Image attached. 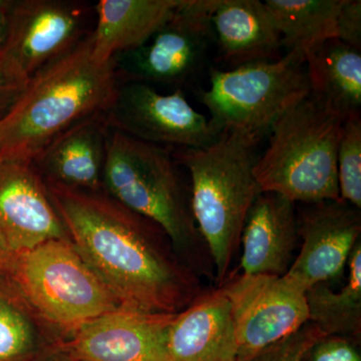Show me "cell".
<instances>
[{"mask_svg": "<svg viewBox=\"0 0 361 361\" xmlns=\"http://www.w3.org/2000/svg\"><path fill=\"white\" fill-rule=\"evenodd\" d=\"M6 276L35 314L66 334L123 308L70 239L51 240L16 254Z\"/></svg>", "mask_w": 361, "mask_h": 361, "instance_id": "obj_6", "label": "cell"}, {"mask_svg": "<svg viewBox=\"0 0 361 361\" xmlns=\"http://www.w3.org/2000/svg\"><path fill=\"white\" fill-rule=\"evenodd\" d=\"M324 336L319 327L307 322L290 336L266 346L243 361H304L310 349Z\"/></svg>", "mask_w": 361, "mask_h": 361, "instance_id": "obj_25", "label": "cell"}, {"mask_svg": "<svg viewBox=\"0 0 361 361\" xmlns=\"http://www.w3.org/2000/svg\"><path fill=\"white\" fill-rule=\"evenodd\" d=\"M220 288L231 304L237 361L247 360L308 322L305 292L284 276L230 274Z\"/></svg>", "mask_w": 361, "mask_h": 361, "instance_id": "obj_11", "label": "cell"}, {"mask_svg": "<svg viewBox=\"0 0 361 361\" xmlns=\"http://www.w3.org/2000/svg\"><path fill=\"white\" fill-rule=\"evenodd\" d=\"M209 78L210 85L199 90L198 99L214 125L260 142L287 111L310 94L305 59L295 51L275 61L210 68Z\"/></svg>", "mask_w": 361, "mask_h": 361, "instance_id": "obj_7", "label": "cell"}, {"mask_svg": "<svg viewBox=\"0 0 361 361\" xmlns=\"http://www.w3.org/2000/svg\"><path fill=\"white\" fill-rule=\"evenodd\" d=\"M259 144L250 135L222 130L205 148L173 149L189 176L192 212L218 287L231 274L247 215L262 193L254 175Z\"/></svg>", "mask_w": 361, "mask_h": 361, "instance_id": "obj_4", "label": "cell"}, {"mask_svg": "<svg viewBox=\"0 0 361 361\" xmlns=\"http://www.w3.org/2000/svg\"><path fill=\"white\" fill-rule=\"evenodd\" d=\"M13 0H0V11H8L13 6Z\"/></svg>", "mask_w": 361, "mask_h": 361, "instance_id": "obj_32", "label": "cell"}, {"mask_svg": "<svg viewBox=\"0 0 361 361\" xmlns=\"http://www.w3.org/2000/svg\"><path fill=\"white\" fill-rule=\"evenodd\" d=\"M0 234L16 254L70 239L47 183L32 163L0 158Z\"/></svg>", "mask_w": 361, "mask_h": 361, "instance_id": "obj_14", "label": "cell"}, {"mask_svg": "<svg viewBox=\"0 0 361 361\" xmlns=\"http://www.w3.org/2000/svg\"><path fill=\"white\" fill-rule=\"evenodd\" d=\"M47 186L71 243L123 308L176 314L203 293L160 226L104 190Z\"/></svg>", "mask_w": 361, "mask_h": 361, "instance_id": "obj_1", "label": "cell"}, {"mask_svg": "<svg viewBox=\"0 0 361 361\" xmlns=\"http://www.w3.org/2000/svg\"><path fill=\"white\" fill-rule=\"evenodd\" d=\"M33 315L13 284L0 281V361H35L44 350Z\"/></svg>", "mask_w": 361, "mask_h": 361, "instance_id": "obj_23", "label": "cell"}, {"mask_svg": "<svg viewBox=\"0 0 361 361\" xmlns=\"http://www.w3.org/2000/svg\"><path fill=\"white\" fill-rule=\"evenodd\" d=\"M301 248L288 272V281L304 292L341 276L361 234V210L342 201L299 204Z\"/></svg>", "mask_w": 361, "mask_h": 361, "instance_id": "obj_12", "label": "cell"}, {"mask_svg": "<svg viewBox=\"0 0 361 361\" xmlns=\"http://www.w3.org/2000/svg\"><path fill=\"white\" fill-rule=\"evenodd\" d=\"M7 11H0V51L6 42L7 32Z\"/></svg>", "mask_w": 361, "mask_h": 361, "instance_id": "obj_31", "label": "cell"}, {"mask_svg": "<svg viewBox=\"0 0 361 361\" xmlns=\"http://www.w3.org/2000/svg\"><path fill=\"white\" fill-rule=\"evenodd\" d=\"M336 166L341 200L361 210V115L342 123Z\"/></svg>", "mask_w": 361, "mask_h": 361, "instance_id": "obj_24", "label": "cell"}, {"mask_svg": "<svg viewBox=\"0 0 361 361\" xmlns=\"http://www.w3.org/2000/svg\"><path fill=\"white\" fill-rule=\"evenodd\" d=\"M120 80L115 63L92 56V33L37 71L0 121V158L32 163L78 123L106 115Z\"/></svg>", "mask_w": 361, "mask_h": 361, "instance_id": "obj_2", "label": "cell"}, {"mask_svg": "<svg viewBox=\"0 0 361 361\" xmlns=\"http://www.w3.org/2000/svg\"><path fill=\"white\" fill-rule=\"evenodd\" d=\"M35 361H75L70 357L66 353L61 351L56 346H49L45 348L44 351Z\"/></svg>", "mask_w": 361, "mask_h": 361, "instance_id": "obj_30", "label": "cell"}, {"mask_svg": "<svg viewBox=\"0 0 361 361\" xmlns=\"http://www.w3.org/2000/svg\"><path fill=\"white\" fill-rule=\"evenodd\" d=\"M310 94L345 121L361 115V49L332 39L305 59Z\"/></svg>", "mask_w": 361, "mask_h": 361, "instance_id": "obj_20", "label": "cell"}, {"mask_svg": "<svg viewBox=\"0 0 361 361\" xmlns=\"http://www.w3.org/2000/svg\"><path fill=\"white\" fill-rule=\"evenodd\" d=\"M14 257L16 253L11 250L6 239L0 234V276H4L11 269Z\"/></svg>", "mask_w": 361, "mask_h": 361, "instance_id": "obj_29", "label": "cell"}, {"mask_svg": "<svg viewBox=\"0 0 361 361\" xmlns=\"http://www.w3.org/2000/svg\"><path fill=\"white\" fill-rule=\"evenodd\" d=\"M180 0H101L94 6L92 56L110 63L142 47L174 14Z\"/></svg>", "mask_w": 361, "mask_h": 361, "instance_id": "obj_19", "label": "cell"}, {"mask_svg": "<svg viewBox=\"0 0 361 361\" xmlns=\"http://www.w3.org/2000/svg\"><path fill=\"white\" fill-rule=\"evenodd\" d=\"M343 0H265L286 52L304 59L327 40L337 39Z\"/></svg>", "mask_w": 361, "mask_h": 361, "instance_id": "obj_21", "label": "cell"}, {"mask_svg": "<svg viewBox=\"0 0 361 361\" xmlns=\"http://www.w3.org/2000/svg\"><path fill=\"white\" fill-rule=\"evenodd\" d=\"M211 26L216 61L226 70L283 56L281 35L264 1L218 0Z\"/></svg>", "mask_w": 361, "mask_h": 361, "instance_id": "obj_16", "label": "cell"}, {"mask_svg": "<svg viewBox=\"0 0 361 361\" xmlns=\"http://www.w3.org/2000/svg\"><path fill=\"white\" fill-rule=\"evenodd\" d=\"M299 241L297 204L281 195L262 192L242 230L243 274L284 276L295 258Z\"/></svg>", "mask_w": 361, "mask_h": 361, "instance_id": "obj_15", "label": "cell"}, {"mask_svg": "<svg viewBox=\"0 0 361 361\" xmlns=\"http://www.w3.org/2000/svg\"><path fill=\"white\" fill-rule=\"evenodd\" d=\"M168 355L169 361H237L231 304L220 287L204 291L176 314Z\"/></svg>", "mask_w": 361, "mask_h": 361, "instance_id": "obj_17", "label": "cell"}, {"mask_svg": "<svg viewBox=\"0 0 361 361\" xmlns=\"http://www.w3.org/2000/svg\"><path fill=\"white\" fill-rule=\"evenodd\" d=\"M348 281L338 292L329 284H316L306 291L308 322L325 336L346 337L360 343L361 338V243L351 252Z\"/></svg>", "mask_w": 361, "mask_h": 361, "instance_id": "obj_22", "label": "cell"}, {"mask_svg": "<svg viewBox=\"0 0 361 361\" xmlns=\"http://www.w3.org/2000/svg\"><path fill=\"white\" fill-rule=\"evenodd\" d=\"M218 0H180L174 14L142 47L113 59L121 82L183 90L205 70L213 45L211 16Z\"/></svg>", "mask_w": 361, "mask_h": 361, "instance_id": "obj_8", "label": "cell"}, {"mask_svg": "<svg viewBox=\"0 0 361 361\" xmlns=\"http://www.w3.org/2000/svg\"><path fill=\"white\" fill-rule=\"evenodd\" d=\"M357 344L346 337L326 336L310 349L304 361H361Z\"/></svg>", "mask_w": 361, "mask_h": 361, "instance_id": "obj_26", "label": "cell"}, {"mask_svg": "<svg viewBox=\"0 0 361 361\" xmlns=\"http://www.w3.org/2000/svg\"><path fill=\"white\" fill-rule=\"evenodd\" d=\"M110 127L106 115L71 128L32 161L47 184L82 191L103 190Z\"/></svg>", "mask_w": 361, "mask_h": 361, "instance_id": "obj_18", "label": "cell"}, {"mask_svg": "<svg viewBox=\"0 0 361 361\" xmlns=\"http://www.w3.org/2000/svg\"><path fill=\"white\" fill-rule=\"evenodd\" d=\"M337 39L361 49V1L343 0L337 23Z\"/></svg>", "mask_w": 361, "mask_h": 361, "instance_id": "obj_27", "label": "cell"}, {"mask_svg": "<svg viewBox=\"0 0 361 361\" xmlns=\"http://www.w3.org/2000/svg\"><path fill=\"white\" fill-rule=\"evenodd\" d=\"M94 6L77 0H13L0 59L27 82L94 30Z\"/></svg>", "mask_w": 361, "mask_h": 361, "instance_id": "obj_9", "label": "cell"}, {"mask_svg": "<svg viewBox=\"0 0 361 361\" xmlns=\"http://www.w3.org/2000/svg\"><path fill=\"white\" fill-rule=\"evenodd\" d=\"M26 84L27 82L16 77L0 59V121L11 110Z\"/></svg>", "mask_w": 361, "mask_h": 361, "instance_id": "obj_28", "label": "cell"}, {"mask_svg": "<svg viewBox=\"0 0 361 361\" xmlns=\"http://www.w3.org/2000/svg\"><path fill=\"white\" fill-rule=\"evenodd\" d=\"M106 120L111 129L173 149L205 148L221 134L183 90L164 94L142 82H120Z\"/></svg>", "mask_w": 361, "mask_h": 361, "instance_id": "obj_10", "label": "cell"}, {"mask_svg": "<svg viewBox=\"0 0 361 361\" xmlns=\"http://www.w3.org/2000/svg\"><path fill=\"white\" fill-rule=\"evenodd\" d=\"M342 123L312 94L292 106L273 126L267 148L256 161L261 192L295 204L339 200L336 156Z\"/></svg>", "mask_w": 361, "mask_h": 361, "instance_id": "obj_5", "label": "cell"}, {"mask_svg": "<svg viewBox=\"0 0 361 361\" xmlns=\"http://www.w3.org/2000/svg\"><path fill=\"white\" fill-rule=\"evenodd\" d=\"M176 314L120 308L80 325L54 346L75 361H169Z\"/></svg>", "mask_w": 361, "mask_h": 361, "instance_id": "obj_13", "label": "cell"}, {"mask_svg": "<svg viewBox=\"0 0 361 361\" xmlns=\"http://www.w3.org/2000/svg\"><path fill=\"white\" fill-rule=\"evenodd\" d=\"M173 149L109 130L103 190L160 226L178 255L199 277L215 280L212 259L195 222L190 184Z\"/></svg>", "mask_w": 361, "mask_h": 361, "instance_id": "obj_3", "label": "cell"}]
</instances>
